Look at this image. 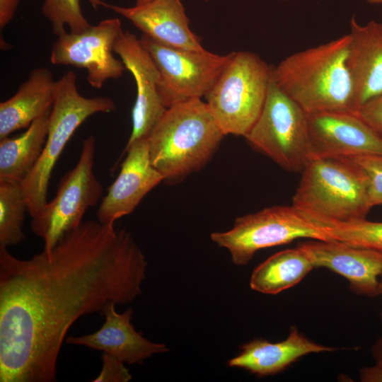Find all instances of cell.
I'll use <instances>...</instances> for the list:
<instances>
[{"label":"cell","instance_id":"24","mask_svg":"<svg viewBox=\"0 0 382 382\" xmlns=\"http://www.w3.org/2000/svg\"><path fill=\"white\" fill-rule=\"evenodd\" d=\"M321 221L332 241L382 253V222L366 219L350 222Z\"/></svg>","mask_w":382,"mask_h":382},{"label":"cell","instance_id":"21","mask_svg":"<svg viewBox=\"0 0 382 382\" xmlns=\"http://www.w3.org/2000/svg\"><path fill=\"white\" fill-rule=\"evenodd\" d=\"M50 111L20 136L0 139V181L21 183L34 168L46 141Z\"/></svg>","mask_w":382,"mask_h":382},{"label":"cell","instance_id":"15","mask_svg":"<svg viewBox=\"0 0 382 382\" xmlns=\"http://www.w3.org/2000/svg\"><path fill=\"white\" fill-rule=\"evenodd\" d=\"M315 267H325L345 277L357 295H381L382 253L337 241L311 239L300 244Z\"/></svg>","mask_w":382,"mask_h":382},{"label":"cell","instance_id":"20","mask_svg":"<svg viewBox=\"0 0 382 382\" xmlns=\"http://www.w3.org/2000/svg\"><path fill=\"white\" fill-rule=\"evenodd\" d=\"M57 81L50 69H33L16 93L0 103V139L23 128L52 108Z\"/></svg>","mask_w":382,"mask_h":382},{"label":"cell","instance_id":"11","mask_svg":"<svg viewBox=\"0 0 382 382\" xmlns=\"http://www.w3.org/2000/svg\"><path fill=\"white\" fill-rule=\"evenodd\" d=\"M117 18L101 21L83 32H64L52 46L50 62L86 70V80L94 88H101L109 79L123 76L126 68L115 57L114 46L122 32Z\"/></svg>","mask_w":382,"mask_h":382},{"label":"cell","instance_id":"23","mask_svg":"<svg viewBox=\"0 0 382 382\" xmlns=\"http://www.w3.org/2000/svg\"><path fill=\"white\" fill-rule=\"evenodd\" d=\"M26 211L21 184L0 181V245H17L25 239L22 227Z\"/></svg>","mask_w":382,"mask_h":382},{"label":"cell","instance_id":"3","mask_svg":"<svg viewBox=\"0 0 382 382\" xmlns=\"http://www.w3.org/2000/svg\"><path fill=\"white\" fill-rule=\"evenodd\" d=\"M224 136L202 99L175 104L167 108L147 137L151 161L164 181L184 178L206 165Z\"/></svg>","mask_w":382,"mask_h":382},{"label":"cell","instance_id":"2","mask_svg":"<svg viewBox=\"0 0 382 382\" xmlns=\"http://www.w3.org/2000/svg\"><path fill=\"white\" fill-rule=\"evenodd\" d=\"M349 45L348 33L291 54L277 66H272V79L308 115L357 114L347 66Z\"/></svg>","mask_w":382,"mask_h":382},{"label":"cell","instance_id":"28","mask_svg":"<svg viewBox=\"0 0 382 382\" xmlns=\"http://www.w3.org/2000/svg\"><path fill=\"white\" fill-rule=\"evenodd\" d=\"M357 114L382 138V95L364 104Z\"/></svg>","mask_w":382,"mask_h":382},{"label":"cell","instance_id":"25","mask_svg":"<svg viewBox=\"0 0 382 382\" xmlns=\"http://www.w3.org/2000/svg\"><path fill=\"white\" fill-rule=\"evenodd\" d=\"M94 9L103 6L102 0H88ZM42 13L51 23L52 33L57 36L66 32L78 33L88 28L91 25L85 18L80 0H45Z\"/></svg>","mask_w":382,"mask_h":382},{"label":"cell","instance_id":"33","mask_svg":"<svg viewBox=\"0 0 382 382\" xmlns=\"http://www.w3.org/2000/svg\"><path fill=\"white\" fill-rule=\"evenodd\" d=\"M150 0H136V4H144L147 1H149Z\"/></svg>","mask_w":382,"mask_h":382},{"label":"cell","instance_id":"16","mask_svg":"<svg viewBox=\"0 0 382 382\" xmlns=\"http://www.w3.org/2000/svg\"><path fill=\"white\" fill-rule=\"evenodd\" d=\"M121 15L143 35L170 47L200 51V39L190 30L181 0H150L126 7L103 2V6Z\"/></svg>","mask_w":382,"mask_h":382},{"label":"cell","instance_id":"18","mask_svg":"<svg viewBox=\"0 0 382 382\" xmlns=\"http://www.w3.org/2000/svg\"><path fill=\"white\" fill-rule=\"evenodd\" d=\"M349 28L347 66L357 112L364 104L382 95V23L360 24L352 16Z\"/></svg>","mask_w":382,"mask_h":382},{"label":"cell","instance_id":"4","mask_svg":"<svg viewBox=\"0 0 382 382\" xmlns=\"http://www.w3.org/2000/svg\"><path fill=\"white\" fill-rule=\"evenodd\" d=\"M292 206L320 220L365 219L372 208L365 175L349 158L311 156L302 170Z\"/></svg>","mask_w":382,"mask_h":382},{"label":"cell","instance_id":"17","mask_svg":"<svg viewBox=\"0 0 382 382\" xmlns=\"http://www.w3.org/2000/svg\"><path fill=\"white\" fill-rule=\"evenodd\" d=\"M115 303L108 304L101 313L105 321L96 332L78 337L70 336L66 343L82 345L110 354L124 363L141 364L154 354L168 352L164 344L144 337L131 323L133 310L122 313L115 311Z\"/></svg>","mask_w":382,"mask_h":382},{"label":"cell","instance_id":"34","mask_svg":"<svg viewBox=\"0 0 382 382\" xmlns=\"http://www.w3.org/2000/svg\"><path fill=\"white\" fill-rule=\"evenodd\" d=\"M381 288H382V277H381ZM381 296H382V291H381ZM381 323H382V308H381Z\"/></svg>","mask_w":382,"mask_h":382},{"label":"cell","instance_id":"8","mask_svg":"<svg viewBox=\"0 0 382 382\" xmlns=\"http://www.w3.org/2000/svg\"><path fill=\"white\" fill-rule=\"evenodd\" d=\"M282 168L301 173L311 158L308 115L270 79L262 111L244 136Z\"/></svg>","mask_w":382,"mask_h":382},{"label":"cell","instance_id":"6","mask_svg":"<svg viewBox=\"0 0 382 382\" xmlns=\"http://www.w3.org/2000/svg\"><path fill=\"white\" fill-rule=\"evenodd\" d=\"M271 71L258 54L233 52L204 97L224 135L244 137L253 126L266 99Z\"/></svg>","mask_w":382,"mask_h":382},{"label":"cell","instance_id":"31","mask_svg":"<svg viewBox=\"0 0 382 382\" xmlns=\"http://www.w3.org/2000/svg\"><path fill=\"white\" fill-rule=\"evenodd\" d=\"M372 354L376 364H382V336L374 345Z\"/></svg>","mask_w":382,"mask_h":382},{"label":"cell","instance_id":"12","mask_svg":"<svg viewBox=\"0 0 382 382\" xmlns=\"http://www.w3.org/2000/svg\"><path fill=\"white\" fill-rule=\"evenodd\" d=\"M114 52L132 74L137 88L127 147L137 139L147 137L167 108L159 91L158 69L140 39L128 30H122L115 44Z\"/></svg>","mask_w":382,"mask_h":382},{"label":"cell","instance_id":"32","mask_svg":"<svg viewBox=\"0 0 382 382\" xmlns=\"http://www.w3.org/2000/svg\"><path fill=\"white\" fill-rule=\"evenodd\" d=\"M371 4L382 5V0H365Z\"/></svg>","mask_w":382,"mask_h":382},{"label":"cell","instance_id":"19","mask_svg":"<svg viewBox=\"0 0 382 382\" xmlns=\"http://www.w3.org/2000/svg\"><path fill=\"white\" fill-rule=\"evenodd\" d=\"M241 349V353L228 361V366L244 369L259 376L280 373L306 354L335 350L309 340L296 327L291 328L289 336L282 342L255 339Z\"/></svg>","mask_w":382,"mask_h":382},{"label":"cell","instance_id":"35","mask_svg":"<svg viewBox=\"0 0 382 382\" xmlns=\"http://www.w3.org/2000/svg\"><path fill=\"white\" fill-rule=\"evenodd\" d=\"M204 1H207V0H204Z\"/></svg>","mask_w":382,"mask_h":382},{"label":"cell","instance_id":"1","mask_svg":"<svg viewBox=\"0 0 382 382\" xmlns=\"http://www.w3.org/2000/svg\"><path fill=\"white\" fill-rule=\"evenodd\" d=\"M147 265L127 230L98 221H83L30 259L0 245V381H56L69 328L140 296Z\"/></svg>","mask_w":382,"mask_h":382},{"label":"cell","instance_id":"27","mask_svg":"<svg viewBox=\"0 0 382 382\" xmlns=\"http://www.w3.org/2000/svg\"><path fill=\"white\" fill-rule=\"evenodd\" d=\"M103 366L99 375L92 381L94 382H128L132 376L125 366L124 362L117 357L103 352L102 354Z\"/></svg>","mask_w":382,"mask_h":382},{"label":"cell","instance_id":"29","mask_svg":"<svg viewBox=\"0 0 382 382\" xmlns=\"http://www.w3.org/2000/svg\"><path fill=\"white\" fill-rule=\"evenodd\" d=\"M21 0H0V29L2 30L13 19Z\"/></svg>","mask_w":382,"mask_h":382},{"label":"cell","instance_id":"30","mask_svg":"<svg viewBox=\"0 0 382 382\" xmlns=\"http://www.w3.org/2000/svg\"><path fill=\"white\" fill-rule=\"evenodd\" d=\"M359 376L363 382H382V364L364 367L360 370Z\"/></svg>","mask_w":382,"mask_h":382},{"label":"cell","instance_id":"22","mask_svg":"<svg viewBox=\"0 0 382 382\" xmlns=\"http://www.w3.org/2000/svg\"><path fill=\"white\" fill-rule=\"evenodd\" d=\"M314 264L307 250L300 244L276 253L253 271L251 289L266 294H277L299 283Z\"/></svg>","mask_w":382,"mask_h":382},{"label":"cell","instance_id":"13","mask_svg":"<svg viewBox=\"0 0 382 382\" xmlns=\"http://www.w3.org/2000/svg\"><path fill=\"white\" fill-rule=\"evenodd\" d=\"M125 154L120 171L97 211L98 221L103 224L114 225L117 219L131 214L153 188L164 181L151 161L147 137L125 147L120 159Z\"/></svg>","mask_w":382,"mask_h":382},{"label":"cell","instance_id":"7","mask_svg":"<svg viewBox=\"0 0 382 382\" xmlns=\"http://www.w3.org/2000/svg\"><path fill=\"white\" fill-rule=\"evenodd\" d=\"M212 241L228 250L236 265L250 262L260 250L301 238L332 241L325 226L294 206H274L238 217L226 231L214 232Z\"/></svg>","mask_w":382,"mask_h":382},{"label":"cell","instance_id":"9","mask_svg":"<svg viewBox=\"0 0 382 382\" xmlns=\"http://www.w3.org/2000/svg\"><path fill=\"white\" fill-rule=\"evenodd\" d=\"M96 141L91 135L82 143L76 166L61 179L54 197L32 217L30 229L51 251L69 231L78 227L86 211L96 206L103 188L94 173Z\"/></svg>","mask_w":382,"mask_h":382},{"label":"cell","instance_id":"10","mask_svg":"<svg viewBox=\"0 0 382 382\" xmlns=\"http://www.w3.org/2000/svg\"><path fill=\"white\" fill-rule=\"evenodd\" d=\"M139 39L158 69L159 91L166 108L204 98L233 53L221 55L205 49L195 51L170 47L144 35Z\"/></svg>","mask_w":382,"mask_h":382},{"label":"cell","instance_id":"14","mask_svg":"<svg viewBox=\"0 0 382 382\" xmlns=\"http://www.w3.org/2000/svg\"><path fill=\"white\" fill-rule=\"evenodd\" d=\"M308 128L311 156L382 155V138L356 113L308 115Z\"/></svg>","mask_w":382,"mask_h":382},{"label":"cell","instance_id":"26","mask_svg":"<svg viewBox=\"0 0 382 382\" xmlns=\"http://www.w3.org/2000/svg\"><path fill=\"white\" fill-rule=\"evenodd\" d=\"M351 158L364 173L371 207L382 204V155H365Z\"/></svg>","mask_w":382,"mask_h":382},{"label":"cell","instance_id":"5","mask_svg":"<svg viewBox=\"0 0 382 382\" xmlns=\"http://www.w3.org/2000/svg\"><path fill=\"white\" fill-rule=\"evenodd\" d=\"M76 75L68 71L57 80L50 114L47 136L42 154L29 174L20 183L31 218L47 203L49 183L55 164L78 127L91 115L116 110L109 97L86 98L80 94Z\"/></svg>","mask_w":382,"mask_h":382}]
</instances>
